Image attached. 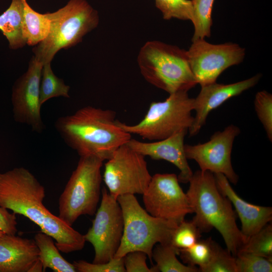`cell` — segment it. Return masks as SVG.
<instances>
[{
  "instance_id": "6da1fadb",
  "label": "cell",
  "mask_w": 272,
  "mask_h": 272,
  "mask_svg": "<svg viewBox=\"0 0 272 272\" xmlns=\"http://www.w3.org/2000/svg\"><path fill=\"white\" fill-rule=\"evenodd\" d=\"M45 196L44 186L27 169L17 167L0 173V206L35 223L55 240L60 251L82 250L86 242L84 235L52 214L43 205Z\"/></svg>"
},
{
  "instance_id": "7a4b0ae2",
  "label": "cell",
  "mask_w": 272,
  "mask_h": 272,
  "mask_svg": "<svg viewBox=\"0 0 272 272\" xmlns=\"http://www.w3.org/2000/svg\"><path fill=\"white\" fill-rule=\"evenodd\" d=\"M54 126L65 144L80 157L91 156L103 161L132 138L117 124L114 111L91 106L59 117Z\"/></svg>"
},
{
  "instance_id": "3957f363",
  "label": "cell",
  "mask_w": 272,
  "mask_h": 272,
  "mask_svg": "<svg viewBox=\"0 0 272 272\" xmlns=\"http://www.w3.org/2000/svg\"><path fill=\"white\" fill-rule=\"evenodd\" d=\"M188 182L186 193L195 214L192 220L202 233L216 229L226 249L235 257L246 240L236 224L233 206L218 188L214 174L199 170L193 173Z\"/></svg>"
},
{
  "instance_id": "277c9868",
  "label": "cell",
  "mask_w": 272,
  "mask_h": 272,
  "mask_svg": "<svg viewBox=\"0 0 272 272\" xmlns=\"http://www.w3.org/2000/svg\"><path fill=\"white\" fill-rule=\"evenodd\" d=\"M137 61L146 81L169 94L188 92L197 84L186 50L177 46L159 41H148L141 48Z\"/></svg>"
},
{
  "instance_id": "5b68a950",
  "label": "cell",
  "mask_w": 272,
  "mask_h": 272,
  "mask_svg": "<svg viewBox=\"0 0 272 272\" xmlns=\"http://www.w3.org/2000/svg\"><path fill=\"white\" fill-rule=\"evenodd\" d=\"M46 15L50 21L49 33L33 48L34 56L43 64L51 62L61 49L81 42L99 23L98 12L87 0H69L63 7Z\"/></svg>"
},
{
  "instance_id": "8992f818",
  "label": "cell",
  "mask_w": 272,
  "mask_h": 272,
  "mask_svg": "<svg viewBox=\"0 0 272 272\" xmlns=\"http://www.w3.org/2000/svg\"><path fill=\"white\" fill-rule=\"evenodd\" d=\"M117 200L122 212L123 230L114 258H123L130 252L141 251L152 261L154 246L157 243L170 242L177 224L150 215L140 206L134 194L122 195Z\"/></svg>"
},
{
  "instance_id": "52a82bcc",
  "label": "cell",
  "mask_w": 272,
  "mask_h": 272,
  "mask_svg": "<svg viewBox=\"0 0 272 272\" xmlns=\"http://www.w3.org/2000/svg\"><path fill=\"white\" fill-rule=\"evenodd\" d=\"M103 162L94 156L80 157L58 199V217L69 226L82 215L95 214L101 193Z\"/></svg>"
},
{
  "instance_id": "ba28073f",
  "label": "cell",
  "mask_w": 272,
  "mask_h": 272,
  "mask_svg": "<svg viewBox=\"0 0 272 272\" xmlns=\"http://www.w3.org/2000/svg\"><path fill=\"white\" fill-rule=\"evenodd\" d=\"M193 101L187 91H178L169 94L163 101L152 102L140 122L130 125L117 120V124L126 132L143 139L162 140L181 130H188L193 120Z\"/></svg>"
},
{
  "instance_id": "9c48e42d",
  "label": "cell",
  "mask_w": 272,
  "mask_h": 272,
  "mask_svg": "<svg viewBox=\"0 0 272 272\" xmlns=\"http://www.w3.org/2000/svg\"><path fill=\"white\" fill-rule=\"evenodd\" d=\"M151 178L145 156L126 144L119 147L104 165L103 180L116 198L127 194H143Z\"/></svg>"
},
{
  "instance_id": "30bf717a",
  "label": "cell",
  "mask_w": 272,
  "mask_h": 272,
  "mask_svg": "<svg viewBox=\"0 0 272 272\" xmlns=\"http://www.w3.org/2000/svg\"><path fill=\"white\" fill-rule=\"evenodd\" d=\"M101 194L100 205L92 225L84 235L85 241L94 247V263L107 262L114 258L123 230L122 212L117 198L105 187L101 190Z\"/></svg>"
},
{
  "instance_id": "8fae6325",
  "label": "cell",
  "mask_w": 272,
  "mask_h": 272,
  "mask_svg": "<svg viewBox=\"0 0 272 272\" xmlns=\"http://www.w3.org/2000/svg\"><path fill=\"white\" fill-rule=\"evenodd\" d=\"M187 51L190 69L197 84L203 86L216 82L227 69L239 64L245 56V50L232 42L213 44L205 39L192 41Z\"/></svg>"
},
{
  "instance_id": "7c38bea8",
  "label": "cell",
  "mask_w": 272,
  "mask_h": 272,
  "mask_svg": "<svg viewBox=\"0 0 272 272\" xmlns=\"http://www.w3.org/2000/svg\"><path fill=\"white\" fill-rule=\"evenodd\" d=\"M179 182L174 173H157L152 176L143 194L147 212L155 217L177 225L184 220L187 214H192L187 194Z\"/></svg>"
},
{
  "instance_id": "4fadbf2b",
  "label": "cell",
  "mask_w": 272,
  "mask_h": 272,
  "mask_svg": "<svg viewBox=\"0 0 272 272\" xmlns=\"http://www.w3.org/2000/svg\"><path fill=\"white\" fill-rule=\"evenodd\" d=\"M240 133L238 126L230 124L223 130L215 132L205 143L184 144L186 157L194 160L200 170L221 173L230 182L236 184L238 176L232 167L231 152L234 140Z\"/></svg>"
},
{
  "instance_id": "5bb4252c",
  "label": "cell",
  "mask_w": 272,
  "mask_h": 272,
  "mask_svg": "<svg viewBox=\"0 0 272 272\" xmlns=\"http://www.w3.org/2000/svg\"><path fill=\"white\" fill-rule=\"evenodd\" d=\"M43 64L33 56L27 71L15 82L12 89V103L14 120L29 126L40 133L44 129L39 102L40 85Z\"/></svg>"
},
{
  "instance_id": "9a60e30c",
  "label": "cell",
  "mask_w": 272,
  "mask_h": 272,
  "mask_svg": "<svg viewBox=\"0 0 272 272\" xmlns=\"http://www.w3.org/2000/svg\"><path fill=\"white\" fill-rule=\"evenodd\" d=\"M261 77L257 74L238 82L223 84L216 82L201 87L194 98L193 110L195 111L192 124L188 130L190 137L196 135L205 124L209 114L232 97L255 86Z\"/></svg>"
},
{
  "instance_id": "2e32d148",
  "label": "cell",
  "mask_w": 272,
  "mask_h": 272,
  "mask_svg": "<svg viewBox=\"0 0 272 272\" xmlns=\"http://www.w3.org/2000/svg\"><path fill=\"white\" fill-rule=\"evenodd\" d=\"M187 129H182L166 139L143 142L131 138L127 145L144 156L156 160H164L175 165L180 171L179 182L188 183L193 175L184 152V138Z\"/></svg>"
},
{
  "instance_id": "e0dca14e",
  "label": "cell",
  "mask_w": 272,
  "mask_h": 272,
  "mask_svg": "<svg viewBox=\"0 0 272 272\" xmlns=\"http://www.w3.org/2000/svg\"><path fill=\"white\" fill-rule=\"evenodd\" d=\"M220 191L234 207L241 224L240 229L247 241L272 220V208L250 203L240 197L231 186L228 179L221 173L214 174Z\"/></svg>"
},
{
  "instance_id": "ac0fdd59",
  "label": "cell",
  "mask_w": 272,
  "mask_h": 272,
  "mask_svg": "<svg viewBox=\"0 0 272 272\" xmlns=\"http://www.w3.org/2000/svg\"><path fill=\"white\" fill-rule=\"evenodd\" d=\"M39 261L34 239L7 234L0 237V272H32Z\"/></svg>"
},
{
  "instance_id": "d6986e66",
  "label": "cell",
  "mask_w": 272,
  "mask_h": 272,
  "mask_svg": "<svg viewBox=\"0 0 272 272\" xmlns=\"http://www.w3.org/2000/svg\"><path fill=\"white\" fill-rule=\"evenodd\" d=\"M23 16V0H12L9 8L0 15V31L12 49L23 47L26 44L22 34Z\"/></svg>"
},
{
  "instance_id": "ffe728a7",
  "label": "cell",
  "mask_w": 272,
  "mask_h": 272,
  "mask_svg": "<svg viewBox=\"0 0 272 272\" xmlns=\"http://www.w3.org/2000/svg\"><path fill=\"white\" fill-rule=\"evenodd\" d=\"M39 249V259L43 271L49 268L55 272H76L77 270L73 263L66 260L60 254L49 235L41 232L36 234L34 239Z\"/></svg>"
},
{
  "instance_id": "44dd1931",
  "label": "cell",
  "mask_w": 272,
  "mask_h": 272,
  "mask_svg": "<svg viewBox=\"0 0 272 272\" xmlns=\"http://www.w3.org/2000/svg\"><path fill=\"white\" fill-rule=\"evenodd\" d=\"M23 36L26 44L34 46L47 36L50 28V21L46 14H40L34 11L27 0H23Z\"/></svg>"
},
{
  "instance_id": "7402d4cb",
  "label": "cell",
  "mask_w": 272,
  "mask_h": 272,
  "mask_svg": "<svg viewBox=\"0 0 272 272\" xmlns=\"http://www.w3.org/2000/svg\"><path fill=\"white\" fill-rule=\"evenodd\" d=\"M179 250L170 242L158 243L153 248L152 258L156 264L151 268L153 272H198L197 267H192L182 263L177 259Z\"/></svg>"
},
{
  "instance_id": "603a6c76",
  "label": "cell",
  "mask_w": 272,
  "mask_h": 272,
  "mask_svg": "<svg viewBox=\"0 0 272 272\" xmlns=\"http://www.w3.org/2000/svg\"><path fill=\"white\" fill-rule=\"evenodd\" d=\"M218 245L211 238L200 239L190 247L180 250L179 255L186 265L199 269L209 263Z\"/></svg>"
},
{
  "instance_id": "cb8c5ba5",
  "label": "cell",
  "mask_w": 272,
  "mask_h": 272,
  "mask_svg": "<svg viewBox=\"0 0 272 272\" xmlns=\"http://www.w3.org/2000/svg\"><path fill=\"white\" fill-rule=\"evenodd\" d=\"M70 86L53 73L50 62L43 65L40 85L39 102L41 106L53 97L69 98Z\"/></svg>"
},
{
  "instance_id": "d4e9b609",
  "label": "cell",
  "mask_w": 272,
  "mask_h": 272,
  "mask_svg": "<svg viewBox=\"0 0 272 272\" xmlns=\"http://www.w3.org/2000/svg\"><path fill=\"white\" fill-rule=\"evenodd\" d=\"M193 8L191 22L194 27L192 41L211 36L212 11L215 0H191Z\"/></svg>"
},
{
  "instance_id": "484cf974",
  "label": "cell",
  "mask_w": 272,
  "mask_h": 272,
  "mask_svg": "<svg viewBox=\"0 0 272 272\" xmlns=\"http://www.w3.org/2000/svg\"><path fill=\"white\" fill-rule=\"evenodd\" d=\"M240 251L253 253L272 260L271 224H267L252 235Z\"/></svg>"
},
{
  "instance_id": "4316f807",
  "label": "cell",
  "mask_w": 272,
  "mask_h": 272,
  "mask_svg": "<svg viewBox=\"0 0 272 272\" xmlns=\"http://www.w3.org/2000/svg\"><path fill=\"white\" fill-rule=\"evenodd\" d=\"M201 231L195 222L185 220L174 229L170 243L178 250L190 247L201 238Z\"/></svg>"
},
{
  "instance_id": "83f0119b",
  "label": "cell",
  "mask_w": 272,
  "mask_h": 272,
  "mask_svg": "<svg viewBox=\"0 0 272 272\" xmlns=\"http://www.w3.org/2000/svg\"><path fill=\"white\" fill-rule=\"evenodd\" d=\"M155 6L165 20L172 18L192 21L193 8L191 0H155Z\"/></svg>"
},
{
  "instance_id": "f1b7e54d",
  "label": "cell",
  "mask_w": 272,
  "mask_h": 272,
  "mask_svg": "<svg viewBox=\"0 0 272 272\" xmlns=\"http://www.w3.org/2000/svg\"><path fill=\"white\" fill-rule=\"evenodd\" d=\"M235 258L237 272L272 271V260L264 257L240 251Z\"/></svg>"
},
{
  "instance_id": "f546056e",
  "label": "cell",
  "mask_w": 272,
  "mask_h": 272,
  "mask_svg": "<svg viewBox=\"0 0 272 272\" xmlns=\"http://www.w3.org/2000/svg\"><path fill=\"white\" fill-rule=\"evenodd\" d=\"M254 106L257 116L262 124L267 137L272 141V95L266 91L258 92Z\"/></svg>"
},
{
  "instance_id": "4dcf8cb0",
  "label": "cell",
  "mask_w": 272,
  "mask_h": 272,
  "mask_svg": "<svg viewBox=\"0 0 272 272\" xmlns=\"http://www.w3.org/2000/svg\"><path fill=\"white\" fill-rule=\"evenodd\" d=\"M200 272H237L235 257L219 245L209 263L199 269Z\"/></svg>"
},
{
  "instance_id": "1f68e13d",
  "label": "cell",
  "mask_w": 272,
  "mask_h": 272,
  "mask_svg": "<svg viewBox=\"0 0 272 272\" xmlns=\"http://www.w3.org/2000/svg\"><path fill=\"white\" fill-rule=\"evenodd\" d=\"M77 271L79 272H126L123 257L113 258L102 263H89L83 260L73 262Z\"/></svg>"
},
{
  "instance_id": "d6a6232c",
  "label": "cell",
  "mask_w": 272,
  "mask_h": 272,
  "mask_svg": "<svg viewBox=\"0 0 272 272\" xmlns=\"http://www.w3.org/2000/svg\"><path fill=\"white\" fill-rule=\"evenodd\" d=\"M147 255L141 251H134L123 257L126 272H153L146 263Z\"/></svg>"
},
{
  "instance_id": "836d02e7",
  "label": "cell",
  "mask_w": 272,
  "mask_h": 272,
  "mask_svg": "<svg viewBox=\"0 0 272 272\" xmlns=\"http://www.w3.org/2000/svg\"><path fill=\"white\" fill-rule=\"evenodd\" d=\"M16 214L0 206V231L5 234L16 235L17 232Z\"/></svg>"
},
{
  "instance_id": "e575fe53",
  "label": "cell",
  "mask_w": 272,
  "mask_h": 272,
  "mask_svg": "<svg viewBox=\"0 0 272 272\" xmlns=\"http://www.w3.org/2000/svg\"><path fill=\"white\" fill-rule=\"evenodd\" d=\"M5 234V233H4L3 232L0 231V237H1V236H2L3 234Z\"/></svg>"
}]
</instances>
